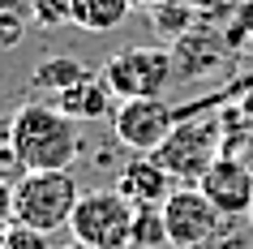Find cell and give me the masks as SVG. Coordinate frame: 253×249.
<instances>
[{
  "label": "cell",
  "instance_id": "cell-14",
  "mask_svg": "<svg viewBox=\"0 0 253 249\" xmlns=\"http://www.w3.org/2000/svg\"><path fill=\"white\" fill-rule=\"evenodd\" d=\"M150 22H155L159 35L180 39V35H189V30L198 26V9H193L189 0H159V4L150 9Z\"/></svg>",
  "mask_w": 253,
  "mask_h": 249
},
{
  "label": "cell",
  "instance_id": "cell-1",
  "mask_svg": "<svg viewBox=\"0 0 253 249\" xmlns=\"http://www.w3.org/2000/svg\"><path fill=\"white\" fill-rule=\"evenodd\" d=\"M13 155L22 172H69L82 155V129L56 103H22L13 112Z\"/></svg>",
  "mask_w": 253,
  "mask_h": 249
},
{
  "label": "cell",
  "instance_id": "cell-2",
  "mask_svg": "<svg viewBox=\"0 0 253 249\" xmlns=\"http://www.w3.org/2000/svg\"><path fill=\"white\" fill-rule=\"evenodd\" d=\"M78 176L73 172H22L13 185V223H26L35 232H60L78 206Z\"/></svg>",
  "mask_w": 253,
  "mask_h": 249
},
{
  "label": "cell",
  "instance_id": "cell-10",
  "mask_svg": "<svg viewBox=\"0 0 253 249\" xmlns=\"http://www.w3.org/2000/svg\"><path fill=\"white\" fill-rule=\"evenodd\" d=\"M56 107L65 112V116H73L78 125H86V120H107L116 116V95H112V86L103 82V73L99 69H90L82 82H73L69 91L56 95Z\"/></svg>",
  "mask_w": 253,
  "mask_h": 249
},
{
  "label": "cell",
  "instance_id": "cell-4",
  "mask_svg": "<svg viewBox=\"0 0 253 249\" xmlns=\"http://www.w3.org/2000/svg\"><path fill=\"white\" fill-rule=\"evenodd\" d=\"M133 202L120 198V189H90L78 198L69 232L86 249H129V232H133Z\"/></svg>",
  "mask_w": 253,
  "mask_h": 249
},
{
  "label": "cell",
  "instance_id": "cell-9",
  "mask_svg": "<svg viewBox=\"0 0 253 249\" xmlns=\"http://www.w3.org/2000/svg\"><path fill=\"white\" fill-rule=\"evenodd\" d=\"M116 189H120V198H129L133 206H163L168 194L176 189V181L168 176V168H163L155 155H133L120 168Z\"/></svg>",
  "mask_w": 253,
  "mask_h": 249
},
{
  "label": "cell",
  "instance_id": "cell-17",
  "mask_svg": "<svg viewBox=\"0 0 253 249\" xmlns=\"http://www.w3.org/2000/svg\"><path fill=\"white\" fill-rule=\"evenodd\" d=\"M0 249H52V245H47V232H35L26 223H13L9 232L0 236Z\"/></svg>",
  "mask_w": 253,
  "mask_h": 249
},
{
  "label": "cell",
  "instance_id": "cell-5",
  "mask_svg": "<svg viewBox=\"0 0 253 249\" xmlns=\"http://www.w3.org/2000/svg\"><path fill=\"white\" fill-rule=\"evenodd\" d=\"M99 73H103V82L112 86V95L120 103L125 99H155L172 86L176 60L168 48H146L142 43V48H125V52L107 56Z\"/></svg>",
  "mask_w": 253,
  "mask_h": 249
},
{
  "label": "cell",
  "instance_id": "cell-20",
  "mask_svg": "<svg viewBox=\"0 0 253 249\" xmlns=\"http://www.w3.org/2000/svg\"><path fill=\"white\" fill-rule=\"evenodd\" d=\"M13 228V189L0 181V236Z\"/></svg>",
  "mask_w": 253,
  "mask_h": 249
},
{
  "label": "cell",
  "instance_id": "cell-13",
  "mask_svg": "<svg viewBox=\"0 0 253 249\" xmlns=\"http://www.w3.org/2000/svg\"><path fill=\"white\" fill-rule=\"evenodd\" d=\"M90 73V69L82 65L78 56H43L39 65H35V73H30V86L35 91H47V95H60L69 91L73 82H82Z\"/></svg>",
  "mask_w": 253,
  "mask_h": 249
},
{
  "label": "cell",
  "instance_id": "cell-15",
  "mask_svg": "<svg viewBox=\"0 0 253 249\" xmlns=\"http://www.w3.org/2000/svg\"><path fill=\"white\" fill-rule=\"evenodd\" d=\"M159 245H168L163 206H137L133 210V232H129V249H159Z\"/></svg>",
  "mask_w": 253,
  "mask_h": 249
},
{
  "label": "cell",
  "instance_id": "cell-23",
  "mask_svg": "<svg viewBox=\"0 0 253 249\" xmlns=\"http://www.w3.org/2000/svg\"><path fill=\"white\" fill-rule=\"evenodd\" d=\"M219 4H236V0H219Z\"/></svg>",
  "mask_w": 253,
  "mask_h": 249
},
{
  "label": "cell",
  "instance_id": "cell-3",
  "mask_svg": "<svg viewBox=\"0 0 253 249\" xmlns=\"http://www.w3.org/2000/svg\"><path fill=\"white\" fill-rule=\"evenodd\" d=\"M219 155H223V120L219 116H185L155 150V159L168 168L176 185H198Z\"/></svg>",
  "mask_w": 253,
  "mask_h": 249
},
{
  "label": "cell",
  "instance_id": "cell-8",
  "mask_svg": "<svg viewBox=\"0 0 253 249\" xmlns=\"http://www.w3.org/2000/svg\"><path fill=\"white\" fill-rule=\"evenodd\" d=\"M198 189L214 202L219 215L240 219V215H249V206H253V168L240 155L223 150V155L206 168V176L198 181Z\"/></svg>",
  "mask_w": 253,
  "mask_h": 249
},
{
  "label": "cell",
  "instance_id": "cell-21",
  "mask_svg": "<svg viewBox=\"0 0 253 249\" xmlns=\"http://www.w3.org/2000/svg\"><path fill=\"white\" fill-rule=\"evenodd\" d=\"M133 4H142V9H155V4H159V0H133Z\"/></svg>",
  "mask_w": 253,
  "mask_h": 249
},
{
  "label": "cell",
  "instance_id": "cell-6",
  "mask_svg": "<svg viewBox=\"0 0 253 249\" xmlns=\"http://www.w3.org/2000/svg\"><path fill=\"white\" fill-rule=\"evenodd\" d=\"M223 219L198 185H176L163 202V232L172 249H211L223 236Z\"/></svg>",
  "mask_w": 253,
  "mask_h": 249
},
{
  "label": "cell",
  "instance_id": "cell-7",
  "mask_svg": "<svg viewBox=\"0 0 253 249\" xmlns=\"http://www.w3.org/2000/svg\"><path fill=\"white\" fill-rule=\"evenodd\" d=\"M180 125V107H172L168 99H125L112 116L116 142L129 146L133 155H155L163 146V138Z\"/></svg>",
  "mask_w": 253,
  "mask_h": 249
},
{
  "label": "cell",
  "instance_id": "cell-22",
  "mask_svg": "<svg viewBox=\"0 0 253 249\" xmlns=\"http://www.w3.org/2000/svg\"><path fill=\"white\" fill-rule=\"evenodd\" d=\"M65 249H86V245H78V241H73V245H65Z\"/></svg>",
  "mask_w": 253,
  "mask_h": 249
},
{
  "label": "cell",
  "instance_id": "cell-12",
  "mask_svg": "<svg viewBox=\"0 0 253 249\" xmlns=\"http://www.w3.org/2000/svg\"><path fill=\"white\" fill-rule=\"evenodd\" d=\"M129 9H133V0H73V26L90 30V35H107V30L125 26Z\"/></svg>",
  "mask_w": 253,
  "mask_h": 249
},
{
  "label": "cell",
  "instance_id": "cell-18",
  "mask_svg": "<svg viewBox=\"0 0 253 249\" xmlns=\"http://www.w3.org/2000/svg\"><path fill=\"white\" fill-rule=\"evenodd\" d=\"M9 172H22V163L13 155V116H0V181Z\"/></svg>",
  "mask_w": 253,
  "mask_h": 249
},
{
  "label": "cell",
  "instance_id": "cell-19",
  "mask_svg": "<svg viewBox=\"0 0 253 249\" xmlns=\"http://www.w3.org/2000/svg\"><path fill=\"white\" fill-rule=\"evenodd\" d=\"M22 13L17 9H0V48H17L22 43Z\"/></svg>",
  "mask_w": 253,
  "mask_h": 249
},
{
  "label": "cell",
  "instance_id": "cell-24",
  "mask_svg": "<svg viewBox=\"0 0 253 249\" xmlns=\"http://www.w3.org/2000/svg\"><path fill=\"white\" fill-rule=\"evenodd\" d=\"M249 223H253V206H249Z\"/></svg>",
  "mask_w": 253,
  "mask_h": 249
},
{
  "label": "cell",
  "instance_id": "cell-11",
  "mask_svg": "<svg viewBox=\"0 0 253 249\" xmlns=\"http://www.w3.org/2000/svg\"><path fill=\"white\" fill-rule=\"evenodd\" d=\"M172 60H176V78H211L227 65V48L214 39L211 30H189L180 35L172 48Z\"/></svg>",
  "mask_w": 253,
  "mask_h": 249
},
{
  "label": "cell",
  "instance_id": "cell-16",
  "mask_svg": "<svg viewBox=\"0 0 253 249\" xmlns=\"http://www.w3.org/2000/svg\"><path fill=\"white\" fill-rule=\"evenodd\" d=\"M30 17H35L43 30L73 26V0H30Z\"/></svg>",
  "mask_w": 253,
  "mask_h": 249
}]
</instances>
